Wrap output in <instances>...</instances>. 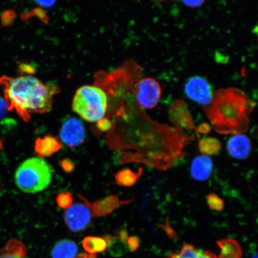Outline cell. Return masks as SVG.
<instances>
[{"instance_id":"obj_25","label":"cell","mask_w":258,"mask_h":258,"mask_svg":"<svg viewBox=\"0 0 258 258\" xmlns=\"http://www.w3.org/2000/svg\"><path fill=\"white\" fill-rule=\"evenodd\" d=\"M160 227L163 229L165 231V233L168 235L170 239H177L178 235L175 233V231L173 230L171 227L169 219H167L165 224H159Z\"/></svg>"},{"instance_id":"obj_16","label":"cell","mask_w":258,"mask_h":258,"mask_svg":"<svg viewBox=\"0 0 258 258\" xmlns=\"http://www.w3.org/2000/svg\"><path fill=\"white\" fill-rule=\"evenodd\" d=\"M221 251L218 258H241L242 250L239 243L231 238L217 241Z\"/></svg>"},{"instance_id":"obj_18","label":"cell","mask_w":258,"mask_h":258,"mask_svg":"<svg viewBox=\"0 0 258 258\" xmlns=\"http://www.w3.org/2000/svg\"><path fill=\"white\" fill-rule=\"evenodd\" d=\"M167 258H218L215 254L210 251H206L204 254L196 249L191 244L183 245L181 250L179 254L172 253Z\"/></svg>"},{"instance_id":"obj_33","label":"cell","mask_w":258,"mask_h":258,"mask_svg":"<svg viewBox=\"0 0 258 258\" xmlns=\"http://www.w3.org/2000/svg\"><path fill=\"white\" fill-rule=\"evenodd\" d=\"M76 258H98L96 254H88L86 253H83L77 256Z\"/></svg>"},{"instance_id":"obj_26","label":"cell","mask_w":258,"mask_h":258,"mask_svg":"<svg viewBox=\"0 0 258 258\" xmlns=\"http://www.w3.org/2000/svg\"><path fill=\"white\" fill-rule=\"evenodd\" d=\"M111 122L107 119L102 118V120L98 121L97 127L101 131H106L111 128Z\"/></svg>"},{"instance_id":"obj_13","label":"cell","mask_w":258,"mask_h":258,"mask_svg":"<svg viewBox=\"0 0 258 258\" xmlns=\"http://www.w3.org/2000/svg\"><path fill=\"white\" fill-rule=\"evenodd\" d=\"M62 147V144L59 139L48 135L38 138L34 148L35 152L40 157H48L58 152Z\"/></svg>"},{"instance_id":"obj_7","label":"cell","mask_w":258,"mask_h":258,"mask_svg":"<svg viewBox=\"0 0 258 258\" xmlns=\"http://www.w3.org/2000/svg\"><path fill=\"white\" fill-rule=\"evenodd\" d=\"M185 91L190 99L204 106L211 104L214 93L208 81L198 76L191 77L188 80Z\"/></svg>"},{"instance_id":"obj_15","label":"cell","mask_w":258,"mask_h":258,"mask_svg":"<svg viewBox=\"0 0 258 258\" xmlns=\"http://www.w3.org/2000/svg\"><path fill=\"white\" fill-rule=\"evenodd\" d=\"M27 247L23 242L17 239L8 240L4 247L0 248V258H26Z\"/></svg>"},{"instance_id":"obj_12","label":"cell","mask_w":258,"mask_h":258,"mask_svg":"<svg viewBox=\"0 0 258 258\" xmlns=\"http://www.w3.org/2000/svg\"><path fill=\"white\" fill-rule=\"evenodd\" d=\"M214 170V163L211 158L206 155L197 156L192 160L191 175L194 179L204 182L211 176Z\"/></svg>"},{"instance_id":"obj_8","label":"cell","mask_w":258,"mask_h":258,"mask_svg":"<svg viewBox=\"0 0 258 258\" xmlns=\"http://www.w3.org/2000/svg\"><path fill=\"white\" fill-rule=\"evenodd\" d=\"M60 137L70 148H75L83 144L85 140V130L82 121L74 117L66 119L61 127Z\"/></svg>"},{"instance_id":"obj_5","label":"cell","mask_w":258,"mask_h":258,"mask_svg":"<svg viewBox=\"0 0 258 258\" xmlns=\"http://www.w3.org/2000/svg\"><path fill=\"white\" fill-rule=\"evenodd\" d=\"M135 86V98L142 108L153 109L157 106L162 91L159 83L156 79L150 77L141 79Z\"/></svg>"},{"instance_id":"obj_19","label":"cell","mask_w":258,"mask_h":258,"mask_svg":"<svg viewBox=\"0 0 258 258\" xmlns=\"http://www.w3.org/2000/svg\"><path fill=\"white\" fill-rule=\"evenodd\" d=\"M198 148L200 152L206 156H215L221 150V143L214 137L199 138Z\"/></svg>"},{"instance_id":"obj_10","label":"cell","mask_w":258,"mask_h":258,"mask_svg":"<svg viewBox=\"0 0 258 258\" xmlns=\"http://www.w3.org/2000/svg\"><path fill=\"white\" fill-rule=\"evenodd\" d=\"M227 150L229 155L233 159L243 160L250 156L252 151V144L246 135H234L229 138Z\"/></svg>"},{"instance_id":"obj_30","label":"cell","mask_w":258,"mask_h":258,"mask_svg":"<svg viewBox=\"0 0 258 258\" xmlns=\"http://www.w3.org/2000/svg\"><path fill=\"white\" fill-rule=\"evenodd\" d=\"M184 4L190 8H198L205 3V0H182Z\"/></svg>"},{"instance_id":"obj_11","label":"cell","mask_w":258,"mask_h":258,"mask_svg":"<svg viewBox=\"0 0 258 258\" xmlns=\"http://www.w3.org/2000/svg\"><path fill=\"white\" fill-rule=\"evenodd\" d=\"M133 199L130 201H120L117 196H111L96 202L92 205L87 203L89 207L92 210L93 215L102 217L111 214L112 212L120 208V206L128 204Z\"/></svg>"},{"instance_id":"obj_4","label":"cell","mask_w":258,"mask_h":258,"mask_svg":"<svg viewBox=\"0 0 258 258\" xmlns=\"http://www.w3.org/2000/svg\"><path fill=\"white\" fill-rule=\"evenodd\" d=\"M107 108V95L99 87L83 86L77 90L74 96V111L87 121L95 122L102 120Z\"/></svg>"},{"instance_id":"obj_2","label":"cell","mask_w":258,"mask_h":258,"mask_svg":"<svg viewBox=\"0 0 258 258\" xmlns=\"http://www.w3.org/2000/svg\"><path fill=\"white\" fill-rule=\"evenodd\" d=\"M0 86L4 90L9 110L15 109L24 120H29L31 112L49 111L53 97L58 91L56 86L45 85L30 76L16 78L2 77Z\"/></svg>"},{"instance_id":"obj_3","label":"cell","mask_w":258,"mask_h":258,"mask_svg":"<svg viewBox=\"0 0 258 258\" xmlns=\"http://www.w3.org/2000/svg\"><path fill=\"white\" fill-rule=\"evenodd\" d=\"M50 164L41 157H32L24 161L16 171V185L26 193L35 194L46 189L52 179Z\"/></svg>"},{"instance_id":"obj_14","label":"cell","mask_w":258,"mask_h":258,"mask_svg":"<svg viewBox=\"0 0 258 258\" xmlns=\"http://www.w3.org/2000/svg\"><path fill=\"white\" fill-rule=\"evenodd\" d=\"M79 248L75 241L69 239L57 241L51 250L52 258H76Z\"/></svg>"},{"instance_id":"obj_28","label":"cell","mask_w":258,"mask_h":258,"mask_svg":"<svg viewBox=\"0 0 258 258\" xmlns=\"http://www.w3.org/2000/svg\"><path fill=\"white\" fill-rule=\"evenodd\" d=\"M61 167L66 172H72L74 169V164L73 161L69 159H66L60 163Z\"/></svg>"},{"instance_id":"obj_36","label":"cell","mask_w":258,"mask_h":258,"mask_svg":"<svg viewBox=\"0 0 258 258\" xmlns=\"http://www.w3.org/2000/svg\"><path fill=\"white\" fill-rule=\"evenodd\" d=\"M161 1H163V0H161Z\"/></svg>"},{"instance_id":"obj_35","label":"cell","mask_w":258,"mask_h":258,"mask_svg":"<svg viewBox=\"0 0 258 258\" xmlns=\"http://www.w3.org/2000/svg\"><path fill=\"white\" fill-rule=\"evenodd\" d=\"M1 147H2V143H1V141H0V148H1Z\"/></svg>"},{"instance_id":"obj_6","label":"cell","mask_w":258,"mask_h":258,"mask_svg":"<svg viewBox=\"0 0 258 258\" xmlns=\"http://www.w3.org/2000/svg\"><path fill=\"white\" fill-rule=\"evenodd\" d=\"M92 211L88 205L77 203L67 209L64 221L71 231L74 233L85 231L92 221Z\"/></svg>"},{"instance_id":"obj_32","label":"cell","mask_w":258,"mask_h":258,"mask_svg":"<svg viewBox=\"0 0 258 258\" xmlns=\"http://www.w3.org/2000/svg\"><path fill=\"white\" fill-rule=\"evenodd\" d=\"M34 1L44 8H50L56 2V0H34Z\"/></svg>"},{"instance_id":"obj_24","label":"cell","mask_w":258,"mask_h":258,"mask_svg":"<svg viewBox=\"0 0 258 258\" xmlns=\"http://www.w3.org/2000/svg\"><path fill=\"white\" fill-rule=\"evenodd\" d=\"M127 246L128 249L131 252H135L140 247V239L137 235H133V236L128 237L127 240Z\"/></svg>"},{"instance_id":"obj_27","label":"cell","mask_w":258,"mask_h":258,"mask_svg":"<svg viewBox=\"0 0 258 258\" xmlns=\"http://www.w3.org/2000/svg\"><path fill=\"white\" fill-rule=\"evenodd\" d=\"M211 125L207 122H203L197 127V133L201 134H208L211 131Z\"/></svg>"},{"instance_id":"obj_17","label":"cell","mask_w":258,"mask_h":258,"mask_svg":"<svg viewBox=\"0 0 258 258\" xmlns=\"http://www.w3.org/2000/svg\"><path fill=\"white\" fill-rule=\"evenodd\" d=\"M144 169L140 168L137 172L129 169H122L116 174V182L119 185L131 187L136 184L139 179L143 175Z\"/></svg>"},{"instance_id":"obj_34","label":"cell","mask_w":258,"mask_h":258,"mask_svg":"<svg viewBox=\"0 0 258 258\" xmlns=\"http://www.w3.org/2000/svg\"><path fill=\"white\" fill-rule=\"evenodd\" d=\"M251 258H257V252H254L252 254V256Z\"/></svg>"},{"instance_id":"obj_29","label":"cell","mask_w":258,"mask_h":258,"mask_svg":"<svg viewBox=\"0 0 258 258\" xmlns=\"http://www.w3.org/2000/svg\"><path fill=\"white\" fill-rule=\"evenodd\" d=\"M116 236H117V238H118L119 240L125 243L128 238L127 228L124 227L121 229L120 230L116 232Z\"/></svg>"},{"instance_id":"obj_9","label":"cell","mask_w":258,"mask_h":258,"mask_svg":"<svg viewBox=\"0 0 258 258\" xmlns=\"http://www.w3.org/2000/svg\"><path fill=\"white\" fill-rule=\"evenodd\" d=\"M170 121L174 126L188 131H197L188 106L183 100H176L171 104L169 109Z\"/></svg>"},{"instance_id":"obj_23","label":"cell","mask_w":258,"mask_h":258,"mask_svg":"<svg viewBox=\"0 0 258 258\" xmlns=\"http://www.w3.org/2000/svg\"><path fill=\"white\" fill-rule=\"evenodd\" d=\"M57 204L62 209H69L73 205V199L72 195L69 192L59 194L56 198Z\"/></svg>"},{"instance_id":"obj_21","label":"cell","mask_w":258,"mask_h":258,"mask_svg":"<svg viewBox=\"0 0 258 258\" xmlns=\"http://www.w3.org/2000/svg\"><path fill=\"white\" fill-rule=\"evenodd\" d=\"M83 247L87 252L96 254L104 251L107 248V244L103 238L88 236L84 238Z\"/></svg>"},{"instance_id":"obj_31","label":"cell","mask_w":258,"mask_h":258,"mask_svg":"<svg viewBox=\"0 0 258 258\" xmlns=\"http://www.w3.org/2000/svg\"><path fill=\"white\" fill-rule=\"evenodd\" d=\"M8 110H9V108L7 102L5 99L0 97V120L4 117Z\"/></svg>"},{"instance_id":"obj_1","label":"cell","mask_w":258,"mask_h":258,"mask_svg":"<svg viewBox=\"0 0 258 258\" xmlns=\"http://www.w3.org/2000/svg\"><path fill=\"white\" fill-rule=\"evenodd\" d=\"M254 105L242 90L235 88L214 92L211 104L204 107L211 127L221 135L243 134L249 130Z\"/></svg>"},{"instance_id":"obj_22","label":"cell","mask_w":258,"mask_h":258,"mask_svg":"<svg viewBox=\"0 0 258 258\" xmlns=\"http://www.w3.org/2000/svg\"><path fill=\"white\" fill-rule=\"evenodd\" d=\"M209 207L213 211L221 212L223 211L225 203L221 198L215 193H210L206 198Z\"/></svg>"},{"instance_id":"obj_20","label":"cell","mask_w":258,"mask_h":258,"mask_svg":"<svg viewBox=\"0 0 258 258\" xmlns=\"http://www.w3.org/2000/svg\"><path fill=\"white\" fill-rule=\"evenodd\" d=\"M104 239L106 241L109 253L114 257H120L126 253L128 247L127 244L111 235H105Z\"/></svg>"}]
</instances>
